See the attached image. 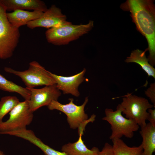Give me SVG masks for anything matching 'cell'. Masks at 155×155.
Listing matches in <instances>:
<instances>
[{
	"label": "cell",
	"instance_id": "obj_1",
	"mask_svg": "<svg viewBox=\"0 0 155 155\" xmlns=\"http://www.w3.org/2000/svg\"><path fill=\"white\" fill-rule=\"evenodd\" d=\"M121 8L131 13L137 30L146 38L148 44V59L153 66L155 65V7L150 0H129Z\"/></svg>",
	"mask_w": 155,
	"mask_h": 155
},
{
	"label": "cell",
	"instance_id": "obj_22",
	"mask_svg": "<svg viewBox=\"0 0 155 155\" xmlns=\"http://www.w3.org/2000/svg\"><path fill=\"white\" fill-rule=\"evenodd\" d=\"M112 145L106 143L98 155H112Z\"/></svg>",
	"mask_w": 155,
	"mask_h": 155
},
{
	"label": "cell",
	"instance_id": "obj_15",
	"mask_svg": "<svg viewBox=\"0 0 155 155\" xmlns=\"http://www.w3.org/2000/svg\"><path fill=\"white\" fill-rule=\"evenodd\" d=\"M79 135V138L76 142L63 145L61 147L62 151L67 155H98L100 152L99 149L95 147L91 149L88 148L82 140L83 134Z\"/></svg>",
	"mask_w": 155,
	"mask_h": 155
},
{
	"label": "cell",
	"instance_id": "obj_21",
	"mask_svg": "<svg viewBox=\"0 0 155 155\" xmlns=\"http://www.w3.org/2000/svg\"><path fill=\"white\" fill-rule=\"evenodd\" d=\"M145 94L149 98L155 107V83L151 84L150 87L145 91Z\"/></svg>",
	"mask_w": 155,
	"mask_h": 155
},
{
	"label": "cell",
	"instance_id": "obj_17",
	"mask_svg": "<svg viewBox=\"0 0 155 155\" xmlns=\"http://www.w3.org/2000/svg\"><path fill=\"white\" fill-rule=\"evenodd\" d=\"M147 50L146 49L144 51L137 49L132 51L125 61L127 63L133 62L139 64L148 76H152L155 79V69L149 63L146 57V52Z\"/></svg>",
	"mask_w": 155,
	"mask_h": 155
},
{
	"label": "cell",
	"instance_id": "obj_11",
	"mask_svg": "<svg viewBox=\"0 0 155 155\" xmlns=\"http://www.w3.org/2000/svg\"><path fill=\"white\" fill-rule=\"evenodd\" d=\"M86 69L79 73L69 76L58 75L50 72V74L56 82L57 88L64 94H70L78 97L80 95L78 88L85 79L84 75Z\"/></svg>",
	"mask_w": 155,
	"mask_h": 155
},
{
	"label": "cell",
	"instance_id": "obj_8",
	"mask_svg": "<svg viewBox=\"0 0 155 155\" xmlns=\"http://www.w3.org/2000/svg\"><path fill=\"white\" fill-rule=\"evenodd\" d=\"M69 100V102L66 104H61L57 100H53L47 107L50 110H56L65 114L70 127L75 129L88 119V115L85 113L84 108L88 99L86 97L83 104L79 106L74 103L73 98Z\"/></svg>",
	"mask_w": 155,
	"mask_h": 155
},
{
	"label": "cell",
	"instance_id": "obj_4",
	"mask_svg": "<svg viewBox=\"0 0 155 155\" xmlns=\"http://www.w3.org/2000/svg\"><path fill=\"white\" fill-rule=\"evenodd\" d=\"M117 106L125 117L134 121L140 127L146 124L149 115L147 110L154 107L146 98L131 93L124 96Z\"/></svg>",
	"mask_w": 155,
	"mask_h": 155
},
{
	"label": "cell",
	"instance_id": "obj_12",
	"mask_svg": "<svg viewBox=\"0 0 155 155\" xmlns=\"http://www.w3.org/2000/svg\"><path fill=\"white\" fill-rule=\"evenodd\" d=\"M7 11L17 9L32 10L45 12L48 8L45 3L40 0H0Z\"/></svg>",
	"mask_w": 155,
	"mask_h": 155
},
{
	"label": "cell",
	"instance_id": "obj_5",
	"mask_svg": "<svg viewBox=\"0 0 155 155\" xmlns=\"http://www.w3.org/2000/svg\"><path fill=\"white\" fill-rule=\"evenodd\" d=\"M4 69L6 72L20 77L27 88L56 84L50 72L36 61L30 62L29 68L24 71H18L9 67H5Z\"/></svg>",
	"mask_w": 155,
	"mask_h": 155
},
{
	"label": "cell",
	"instance_id": "obj_9",
	"mask_svg": "<svg viewBox=\"0 0 155 155\" xmlns=\"http://www.w3.org/2000/svg\"><path fill=\"white\" fill-rule=\"evenodd\" d=\"M26 88L30 91L29 104L33 112L42 106H48L53 100H57L61 94L56 84L46 86L40 89Z\"/></svg>",
	"mask_w": 155,
	"mask_h": 155
},
{
	"label": "cell",
	"instance_id": "obj_6",
	"mask_svg": "<svg viewBox=\"0 0 155 155\" xmlns=\"http://www.w3.org/2000/svg\"><path fill=\"white\" fill-rule=\"evenodd\" d=\"M105 113V116L102 120L107 121L111 125L112 132L109 139L111 140L121 139L123 136L132 138L134 133L139 128V126L134 121L123 116L121 111L117 106L115 111L111 108H106Z\"/></svg>",
	"mask_w": 155,
	"mask_h": 155
},
{
	"label": "cell",
	"instance_id": "obj_16",
	"mask_svg": "<svg viewBox=\"0 0 155 155\" xmlns=\"http://www.w3.org/2000/svg\"><path fill=\"white\" fill-rule=\"evenodd\" d=\"M140 134L142 138V155H152L155 152V127L149 122L141 127Z\"/></svg>",
	"mask_w": 155,
	"mask_h": 155
},
{
	"label": "cell",
	"instance_id": "obj_3",
	"mask_svg": "<svg viewBox=\"0 0 155 155\" xmlns=\"http://www.w3.org/2000/svg\"><path fill=\"white\" fill-rule=\"evenodd\" d=\"M7 10L0 0V59L11 57L19 43V28L13 26L6 16Z\"/></svg>",
	"mask_w": 155,
	"mask_h": 155
},
{
	"label": "cell",
	"instance_id": "obj_7",
	"mask_svg": "<svg viewBox=\"0 0 155 155\" xmlns=\"http://www.w3.org/2000/svg\"><path fill=\"white\" fill-rule=\"evenodd\" d=\"M9 115L7 120L0 123V134L26 129L34 117L28 100L20 102L9 113Z\"/></svg>",
	"mask_w": 155,
	"mask_h": 155
},
{
	"label": "cell",
	"instance_id": "obj_24",
	"mask_svg": "<svg viewBox=\"0 0 155 155\" xmlns=\"http://www.w3.org/2000/svg\"><path fill=\"white\" fill-rule=\"evenodd\" d=\"M0 155H6L3 152L0 150Z\"/></svg>",
	"mask_w": 155,
	"mask_h": 155
},
{
	"label": "cell",
	"instance_id": "obj_23",
	"mask_svg": "<svg viewBox=\"0 0 155 155\" xmlns=\"http://www.w3.org/2000/svg\"><path fill=\"white\" fill-rule=\"evenodd\" d=\"M148 111L149 113L148 120L152 125L155 127V109L150 108Z\"/></svg>",
	"mask_w": 155,
	"mask_h": 155
},
{
	"label": "cell",
	"instance_id": "obj_18",
	"mask_svg": "<svg viewBox=\"0 0 155 155\" xmlns=\"http://www.w3.org/2000/svg\"><path fill=\"white\" fill-rule=\"evenodd\" d=\"M113 143L112 155H142V146L130 147L121 139L111 140Z\"/></svg>",
	"mask_w": 155,
	"mask_h": 155
},
{
	"label": "cell",
	"instance_id": "obj_10",
	"mask_svg": "<svg viewBox=\"0 0 155 155\" xmlns=\"http://www.w3.org/2000/svg\"><path fill=\"white\" fill-rule=\"evenodd\" d=\"M66 16L63 14L61 9L55 5L51 7L40 18L28 23L26 25L29 28L34 29L41 27L48 29L68 23Z\"/></svg>",
	"mask_w": 155,
	"mask_h": 155
},
{
	"label": "cell",
	"instance_id": "obj_25",
	"mask_svg": "<svg viewBox=\"0 0 155 155\" xmlns=\"http://www.w3.org/2000/svg\"><path fill=\"white\" fill-rule=\"evenodd\" d=\"M43 155H45V154Z\"/></svg>",
	"mask_w": 155,
	"mask_h": 155
},
{
	"label": "cell",
	"instance_id": "obj_2",
	"mask_svg": "<svg viewBox=\"0 0 155 155\" xmlns=\"http://www.w3.org/2000/svg\"><path fill=\"white\" fill-rule=\"evenodd\" d=\"M94 27V22L86 24L74 25L69 22L59 26L48 29L45 32L47 41L54 45L68 44L87 33Z\"/></svg>",
	"mask_w": 155,
	"mask_h": 155
},
{
	"label": "cell",
	"instance_id": "obj_13",
	"mask_svg": "<svg viewBox=\"0 0 155 155\" xmlns=\"http://www.w3.org/2000/svg\"><path fill=\"white\" fill-rule=\"evenodd\" d=\"M43 13L38 11H30L17 9L11 12H7L6 16L9 21L13 26L19 28L40 18Z\"/></svg>",
	"mask_w": 155,
	"mask_h": 155
},
{
	"label": "cell",
	"instance_id": "obj_20",
	"mask_svg": "<svg viewBox=\"0 0 155 155\" xmlns=\"http://www.w3.org/2000/svg\"><path fill=\"white\" fill-rule=\"evenodd\" d=\"M16 96H7L2 97L0 101V123L4 116L9 113L20 102Z\"/></svg>",
	"mask_w": 155,
	"mask_h": 155
},
{
	"label": "cell",
	"instance_id": "obj_19",
	"mask_svg": "<svg viewBox=\"0 0 155 155\" xmlns=\"http://www.w3.org/2000/svg\"><path fill=\"white\" fill-rule=\"evenodd\" d=\"M0 89L10 92H16L20 95L25 100H29L30 91L6 79L0 74Z\"/></svg>",
	"mask_w": 155,
	"mask_h": 155
},
{
	"label": "cell",
	"instance_id": "obj_14",
	"mask_svg": "<svg viewBox=\"0 0 155 155\" xmlns=\"http://www.w3.org/2000/svg\"><path fill=\"white\" fill-rule=\"evenodd\" d=\"M13 135L27 140L36 146L45 155H67L63 152L55 150L45 144L31 130L26 129L17 131L14 132Z\"/></svg>",
	"mask_w": 155,
	"mask_h": 155
}]
</instances>
